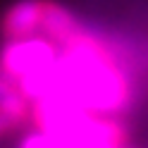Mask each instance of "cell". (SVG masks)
Here are the masks:
<instances>
[{"instance_id":"cell-4","label":"cell","mask_w":148,"mask_h":148,"mask_svg":"<svg viewBox=\"0 0 148 148\" xmlns=\"http://www.w3.org/2000/svg\"><path fill=\"white\" fill-rule=\"evenodd\" d=\"M81 26H84V24H81L77 17H74V12H69L64 5L53 3V0H45L43 24H41V36H43V38L53 41L60 48V45L67 43Z\"/></svg>"},{"instance_id":"cell-1","label":"cell","mask_w":148,"mask_h":148,"mask_svg":"<svg viewBox=\"0 0 148 148\" xmlns=\"http://www.w3.org/2000/svg\"><path fill=\"white\" fill-rule=\"evenodd\" d=\"M58 50V84L53 93L98 115L122 117L134 105V74L103 36L81 26Z\"/></svg>"},{"instance_id":"cell-6","label":"cell","mask_w":148,"mask_h":148,"mask_svg":"<svg viewBox=\"0 0 148 148\" xmlns=\"http://www.w3.org/2000/svg\"><path fill=\"white\" fill-rule=\"evenodd\" d=\"M7 132H12V129H10V124L5 122V117L0 115V136H3V134H7Z\"/></svg>"},{"instance_id":"cell-5","label":"cell","mask_w":148,"mask_h":148,"mask_svg":"<svg viewBox=\"0 0 148 148\" xmlns=\"http://www.w3.org/2000/svg\"><path fill=\"white\" fill-rule=\"evenodd\" d=\"M0 115L5 117V122L10 129H19L26 122H31V103L26 98L19 86L5 74L0 67Z\"/></svg>"},{"instance_id":"cell-3","label":"cell","mask_w":148,"mask_h":148,"mask_svg":"<svg viewBox=\"0 0 148 148\" xmlns=\"http://www.w3.org/2000/svg\"><path fill=\"white\" fill-rule=\"evenodd\" d=\"M45 0H17L10 5L0 19V34L5 41L41 36Z\"/></svg>"},{"instance_id":"cell-2","label":"cell","mask_w":148,"mask_h":148,"mask_svg":"<svg viewBox=\"0 0 148 148\" xmlns=\"http://www.w3.org/2000/svg\"><path fill=\"white\" fill-rule=\"evenodd\" d=\"M58 58L60 50L43 36L5 41L0 50V67L10 77L29 103L50 96L58 84Z\"/></svg>"}]
</instances>
